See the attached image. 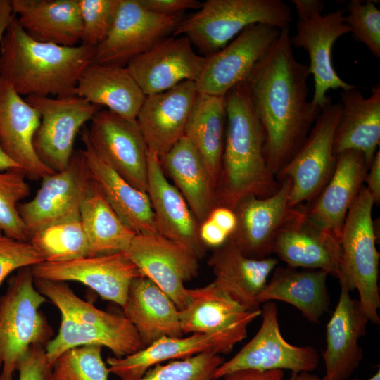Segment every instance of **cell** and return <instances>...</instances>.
<instances>
[{
	"instance_id": "cell-1",
	"label": "cell",
	"mask_w": 380,
	"mask_h": 380,
	"mask_svg": "<svg viewBox=\"0 0 380 380\" xmlns=\"http://www.w3.org/2000/svg\"><path fill=\"white\" fill-rule=\"evenodd\" d=\"M310 75L308 65L293 54L289 29H284L245 81L262 128L267 163L276 178L320 112L308 99Z\"/></svg>"
},
{
	"instance_id": "cell-2",
	"label": "cell",
	"mask_w": 380,
	"mask_h": 380,
	"mask_svg": "<svg viewBox=\"0 0 380 380\" xmlns=\"http://www.w3.org/2000/svg\"><path fill=\"white\" fill-rule=\"evenodd\" d=\"M224 99L226 132L215 203L234 210L247 197L273 195L281 182L267 163L262 128L246 82L231 89Z\"/></svg>"
},
{
	"instance_id": "cell-3",
	"label": "cell",
	"mask_w": 380,
	"mask_h": 380,
	"mask_svg": "<svg viewBox=\"0 0 380 380\" xmlns=\"http://www.w3.org/2000/svg\"><path fill=\"white\" fill-rule=\"evenodd\" d=\"M95 50L82 44L66 46L36 41L13 15L0 42V77L25 97L75 94Z\"/></svg>"
},
{
	"instance_id": "cell-4",
	"label": "cell",
	"mask_w": 380,
	"mask_h": 380,
	"mask_svg": "<svg viewBox=\"0 0 380 380\" xmlns=\"http://www.w3.org/2000/svg\"><path fill=\"white\" fill-rule=\"evenodd\" d=\"M34 279L37 289L61 312L58 334L45 346L51 365L63 353L81 346H105L118 358L144 348L137 331L125 315L96 308L78 297L65 282Z\"/></svg>"
},
{
	"instance_id": "cell-5",
	"label": "cell",
	"mask_w": 380,
	"mask_h": 380,
	"mask_svg": "<svg viewBox=\"0 0 380 380\" xmlns=\"http://www.w3.org/2000/svg\"><path fill=\"white\" fill-rule=\"evenodd\" d=\"M291 20V9L281 0H207L179 23L172 36L186 37L208 56L251 25L265 24L281 30L289 29Z\"/></svg>"
},
{
	"instance_id": "cell-6",
	"label": "cell",
	"mask_w": 380,
	"mask_h": 380,
	"mask_svg": "<svg viewBox=\"0 0 380 380\" xmlns=\"http://www.w3.org/2000/svg\"><path fill=\"white\" fill-rule=\"evenodd\" d=\"M46 298L36 288L31 267L12 276L0 298V380H13L20 359L32 345L44 347L53 331L40 307Z\"/></svg>"
},
{
	"instance_id": "cell-7",
	"label": "cell",
	"mask_w": 380,
	"mask_h": 380,
	"mask_svg": "<svg viewBox=\"0 0 380 380\" xmlns=\"http://www.w3.org/2000/svg\"><path fill=\"white\" fill-rule=\"evenodd\" d=\"M374 200L363 186L349 209L340 238L343 277L341 286L357 289L359 302L369 322L380 324L378 285L380 254L376 248L372 220Z\"/></svg>"
},
{
	"instance_id": "cell-8",
	"label": "cell",
	"mask_w": 380,
	"mask_h": 380,
	"mask_svg": "<svg viewBox=\"0 0 380 380\" xmlns=\"http://www.w3.org/2000/svg\"><path fill=\"white\" fill-rule=\"evenodd\" d=\"M341 113L339 102L327 103L302 146L277 175L279 182L291 180L290 208L312 202L330 179L336 164L334 139Z\"/></svg>"
},
{
	"instance_id": "cell-9",
	"label": "cell",
	"mask_w": 380,
	"mask_h": 380,
	"mask_svg": "<svg viewBox=\"0 0 380 380\" xmlns=\"http://www.w3.org/2000/svg\"><path fill=\"white\" fill-rule=\"evenodd\" d=\"M40 114L34 148L40 160L54 172L65 170L74 153L75 140L84 125L101 108L75 94L60 96H27Z\"/></svg>"
},
{
	"instance_id": "cell-10",
	"label": "cell",
	"mask_w": 380,
	"mask_h": 380,
	"mask_svg": "<svg viewBox=\"0 0 380 380\" xmlns=\"http://www.w3.org/2000/svg\"><path fill=\"white\" fill-rule=\"evenodd\" d=\"M260 316L262 324L255 335L234 356L215 369L213 380L244 369H288L298 373L310 372L317 368L319 355L315 348L295 346L284 338L275 303H264Z\"/></svg>"
},
{
	"instance_id": "cell-11",
	"label": "cell",
	"mask_w": 380,
	"mask_h": 380,
	"mask_svg": "<svg viewBox=\"0 0 380 380\" xmlns=\"http://www.w3.org/2000/svg\"><path fill=\"white\" fill-rule=\"evenodd\" d=\"M182 15H163L151 12L139 0H119L111 27L96 47L93 63L126 67L172 33Z\"/></svg>"
},
{
	"instance_id": "cell-12",
	"label": "cell",
	"mask_w": 380,
	"mask_h": 380,
	"mask_svg": "<svg viewBox=\"0 0 380 380\" xmlns=\"http://www.w3.org/2000/svg\"><path fill=\"white\" fill-rule=\"evenodd\" d=\"M84 129L95 153L131 185L147 193L148 148L137 120L99 110Z\"/></svg>"
},
{
	"instance_id": "cell-13",
	"label": "cell",
	"mask_w": 380,
	"mask_h": 380,
	"mask_svg": "<svg viewBox=\"0 0 380 380\" xmlns=\"http://www.w3.org/2000/svg\"><path fill=\"white\" fill-rule=\"evenodd\" d=\"M93 179L82 151H74L68 167L44 177L29 201L18 212L30 234L51 224L80 216L82 199Z\"/></svg>"
},
{
	"instance_id": "cell-14",
	"label": "cell",
	"mask_w": 380,
	"mask_h": 380,
	"mask_svg": "<svg viewBox=\"0 0 380 380\" xmlns=\"http://www.w3.org/2000/svg\"><path fill=\"white\" fill-rule=\"evenodd\" d=\"M147 277L166 293L179 310L185 305L184 284L196 277L199 258L189 248L159 234H138L125 251Z\"/></svg>"
},
{
	"instance_id": "cell-15",
	"label": "cell",
	"mask_w": 380,
	"mask_h": 380,
	"mask_svg": "<svg viewBox=\"0 0 380 380\" xmlns=\"http://www.w3.org/2000/svg\"><path fill=\"white\" fill-rule=\"evenodd\" d=\"M272 253L289 267L322 270L339 282L342 279L340 240L314 223L301 205L291 208L275 236Z\"/></svg>"
},
{
	"instance_id": "cell-16",
	"label": "cell",
	"mask_w": 380,
	"mask_h": 380,
	"mask_svg": "<svg viewBox=\"0 0 380 380\" xmlns=\"http://www.w3.org/2000/svg\"><path fill=\"white\" fill-rule=\"evenodd\" d=\"M280 32L265 24L251 25L224 48L206 56L196 82L198 92L224 97L231 89L248 79Z\"/></svg>"
},
{
	"instance_id": "cell-17",
	"label": "cell",
	"mask_w": 380,
	"mask_h": 380,
	"mask_svg": "<svg viewBox=\"0 0 380 380\" xmlns=\"http://www.w3.org/2000/svg\"><path fill=\"white\" fill-rule=\"evenodd\" d=\"M31 271L35 279L80 282L122 308L132 281L143 276L125 252L65 262L44 261L31 267Z\"/></svg>"
},
{
	"instance_id": "cell-18",
	"label": "cell",
	"mask_w": 380,
	"mask_h": 380,
	"mask_svg": "<svg viewBox=\"0 0 380 380\" xmlns=\"http://www.w3.org/2000/svg\"><path fill=\"white\" fill-rule=\"evenodd\" d=\"M346 9L338 8L325 15H319L306 20H297L296 32L290 37L292 46L308 53L310 74L314 79L312 103L320 110L331 99L330 89L348 90L355 87L342 80L332 63V49L335 42L349 33L345 23Z\"/></svg>"
},
{
	"instance_id": "cell-19",
	"label": "cell",
	"mask_w": 380,
	"mask_h": 380,
	"mask_svg": "<svg viewBox=\"0 0 380 380\" xmlns=\"http://www.w3.org/2000/svg\"><path fill=\"white\" fill-rule=\"evenodd\" d=\"M205 61L206 56L196 53L186 37L172 36L132 59L126 67L146 96L184 81L196 82Z\"/></svg>"
},
{
	"instance_id": "cell-20",
	"label": "cell",
	"mask_w": 380,
	"mask_h": 380,
	"mask_svg": "<svg viewBox=\"0 0 380 380\" xmlns=\"http://www.w3.org/2000/svg\"><path fill=\"white\" fill-rule=\"evenodd\" d=\"M198 94L196 82L188 80L146 96L136 120L148 150L160 157L184 137Z\"/></svg>"
},
{
	"instance_id": "cell-21",
	"label": "cell",
	"mask_w": 380,
	"mask_h": 380,
	"mask_svg": "<svg viewBox=\"0 0 380 380\" xmlns=\"http://www.w3.org/2000/svg\"><path fill=\"white\" fill-rule=\"evenodd\" d=\"M40 114L0 77V145L4 153L33 179L53 173L37 156L34 137Z\"/></svg>"
},
{
	"instance_id": "cell-22",
	"label": "cell",
	"mask_w": 380,
	"mask_h": 380,
	"mask_svg": "<svg viewBox=\"0 0 380 380\" xmlns=\"http://www.w3.org/2000/svg\"><path fill=\"white\" fill-rule=\"evenodd\" d=\"M279 189L272 196H249L234 210L237 225L230 239L246 256L254 259L272 253L275 236L291 208L289 205L291 180H281Z\"/></svg>"
},
{
	"instance_id": "cell-23",
	"label": "cell",
	"mask_w": 380,
	"mask_h": 380,
	"mask_svg": "<svg viewBox=\"0 0 380 380\" xmlns=\"http://www.w3.org/2000/svg\"><path fill=\"white\" fill-rule=\"evenodd\" d=\"M147 194L158 234L191 250L200 259L205 246L199 237V223L184 198L167 179L158 155L148 150Z\"/></svg>"
},
{
	"instance_id": "cell-24",
	"label": "cell",
	"mask_w": 380,
	"mask_h": 380,
	"mask_svg": "<svg viewBox=\"0 0 380 380\" xmlns=\"http://www.w3.org/2000/svg\"><path fill=\"white\" fill-rule=\"evenodd\" d=\"M350 292L341 286L338 303L326 327L323 380H347L363 358L359 340L366 334L369 319Z\"/></svg>"
},
{
	"instance_id": "cell-25",
	"label": "cell",
	"mask_w": 380,
	"mask_h": 380,
	"mask_svg": "<svg viewBox=\"0 0 380 380\" xmlns=\"http://www.w3.org/2000/svg\"><path fill=\"white\" fill-rule=\"evenodd\" d=\"M245 338L230 333L191 334L183 337H163L123 357H108L110 373L120 380H136L157 364L189 357L205 352L230 353Z\"/></svg>"
},
{
	"instance_id": "cell-26",
	"label": "cell",
	"mask_w": 380,
	"mask_h": 380,
	"mask_svg": "<svg viewBox=\"0 0 380 380\" xmlns=\"http://www.w3.org/2000/svg\"><path fill=\"white\" fill-rule=\"evenodd\" d=\"M368 168L359 151L349 150L336 155L328 182L310 206L303 207L307 216L340 240L346 215L365 182Z\"/></svg>"
},
{
	"instance_id": "cell-27",
	"label": "cell",
	"mask_w": 380,
	"mask_h": 380,
	"mask_svg": "<svg viewBox=\"0 0 380 380\" xmlns=\"http://www.w3.org/2000/svg\"><path fill=\"white\" fill-rule=\"evenodd\" d=\"M186 293V303L179 310L183 334L230 333L246 338L248 325L261 315V309H246L213 281Z\"/></svg>"
},
{
	"instance_id": "cell-28",
	"label": "cell",
	"mask_w": 380,
	"mask_h": 380,
	"mask_svg": "<svg viewBox=\"0 0 380 380\" xmlns=\"http://www.w3.org/2000/svg\"><path fill=\"white\" fill-rule=\"evenodd\" d=\"M278 262L277 258L270 256L248 258L230 239L215 248L208 260L215 276L213 282L249 310L260 309L258 297Z\"/></svg>"
},
{
	"instance_id": "cell-29",
	"label": "cell",
	"mask_w": 380,
	"mask_h": 380,
	"mask_svg": "<svg viewBox=\"0 0 380 380\" xmlns=\"http://www.w3.org/2000/svg\"><path fill=\"white\" fill-rule=\"evenodd\" d=\"M341 116L334 139L336 156L353 150L362 153L370 165L380 142V84L365 98L356 87L341 91Z\"/></svg>"
},
{
	"instance_id": "cell-30",
	"label": "cell",
	"mask_w": 380,
	"mask_h": 380,
	"mask_svg": "<svg viewBox=\"0 0 380 380\" xmlns=\"http://www.w3.org/2000/svg\"><path fill=\"white\" fill-rule=\"evenodd\" d=\"M122 310L144 348L163 337L184 335L179 309L166 293L144 276L132 281Z\"/></svg>"
},
{
	"instance_id": "cell-31",
	"label": "cell",
	"mask_w": 380,
	"mask_h": 380,
	"mask_svg": "<svg viewBox=\"0 0 380 380\" xmlns=\"http://www.w3.org/2000/svg\"><path fill=\"white\" fill-rule=\"evenodd\" d=\"M82 141L84 146L82 151L93 180L123 223L137 234H157L147 193L131 185L95 153L85 130L82 133Z\"/></svg>"
},
{
	"instance_id": "cell-32",
	"label": "cell",
	"mask_w": 380,
	"mask_h": 380,
	"mask_svg": "<svg viewBox=\"0 0 380 380\" xmlns=\"http://www.w3.org/2000/svg\"><path fill=\"white\" fill-rule=\"evenodd\" d=\"M13 13L33 39L73 46L81 41L77 0H11Z\"/></svg>"
},
{
	"instance_id": "cell-33",
	"label": "cell",
	"mask_w": 380,
	"mask_h": 380,
	"mask_svg": "<svg viewBox=\"0 0 380 380\" xmlns=\"http://www.w3.org/2000/svg\"><path fill=\"white\" fill-rule=\"evenodd\" d=\"M75 94L130 120H136L146 98L127 67L94 63L82 73Z\"/></svg>"
},
{
	"instance_id": "cell-34",
	"label": "cell",
	"mask_w": 380,
	"mask_h": 380,
	"mask_svg": "<svg viewBox=\"0 0 380 380\" xmlns=\"http://www.w3.org/2000/svg\"><path fill=\"white\" fill-rule=\"evenodd\" d=\"M272 274L258 297L259 304L283 301L296 307L308 321L318 323L330 305L328 273L322 270L277 267Z\"/></svg>"
},
{
	"instance_id": "cell-35",
	"label": "cell",
	"mask_w": 380,
	"mask_h": 380,
	"mask_svg": "<svg viewBox=\"0 0 380 380\" xmlns=\"http://www.w3.org/2000/svg\"><path fill=\"white\" fill-rule=\"evenodd\" d=\"M160 160L200 224L216 204L214 186L198 153L184 136Z\"/></svg>"
},
{
	"instance_id": "cell-36",
	"label": "cell",
	"mask_w": 380,
	"mask_h": 380,
	"mask_svg": "<svg viewBox=\"0 0 380 380\" xmlns=\"http://www.w3.org/2000/svg\"><path fill=\"white\" fill-rule=\"evenodd\" d=\"M226 123L224 97L198 93L184 136L201 158L215 193L221 172Z\"/></svg>"
},
{
	"instance_id": "cell-37",
	"label": "cell",
	"mask_w": 380,
	"mask_h": 380,
	"mask_svg": "<svg viewBox=\"0 0 380 380\" xmlns=\"http://www.w3.org/2000/svg\"><path fill=\"white\" fill-rule=\"evenodd\" d=\"M80 217L89 241V256L125 252L137 234L118 216L94 180L81 203Z\"/></svg>"
},
{
	"instance_id": "cell-38",
	"label": "cell",
	"mask_w": 380,
	"mask_h": 380,
	"mask_svg": "<svg viewBox=\"0 0 380 380\" xmlns=\"http://www.w3.org/2000/svg\"><path fill=\"white\" fill-rule=\"evenodd\" d=\"M30 242L46 262H65L90 255L80 216L48 225L32 234Z\"/></svg>"
},
{
	"instance_id": "cell-39",
	"label": "cell",
	"mask_w": 380,
	"mask_h": 380,
	"mask_svg": "<svg viewBox=\"0 0 380 380\" xmlns=\"http://www.w3.org/2000/svg\"><path fill=\"white\" fill-rule=\"evenodd\" d=\"M20 170H0V234L10 238L30 241V234L18 212L19 202L30 194Z\"/></svg>"
},
{
	"instance_id": "cell-40",
	"label": "cell",
	"mask_w": 380,
	"mask_h": 380,
	"mask_svg": "<svg viewBox=\"0 0 380 380\" xmlns=\"http://www.w3.org/2000/svg\"><path fill=\"white\" fill-rule=\"evenodd\" d=\"M102 346L85 345L63 353L52 364L53 380H108Z\"/></svg>"
},
{
	"instance_id": "cell-41",
	"label": "cell",
	"mask_w": 380,
	"mask_h": 380,
	"mask_svg": "<svg viewBox=\"0 0 380 380\" xmlns=\"http://www.w3.org/2000/svg\"><path fill=\"white\" fill-rule=\"evenodd\" d=\"M224 362L213 352H205L168 363L157 364L136 380H213L215 369Z\"/></svg>"
},
{
	"instance_id": "cell-42",
	"label": "cell",
	"mask_w": 380,
	"mask_h": 380,
	"mask_svg": "<svg viewBox=\"0 0 380 380\" xmlns=\"http://www.w3.org/2000/svg\"><path fill=\"white\" fill-rule=\"evenodd\" d=\"M346 11L345 23L353 38L380 58V10L372 1L351 0Z\"/></svg>"
},
{
	"instance_id": "cell-43",
	"label": "cell",
	"mask_w": 380,
	"mask_h": 380,
	"mask_svg": "<svg viewBox=\"0 0 380 380\" xmlns=\"http://www.w3.org/2000/svg\"><path fill=\"white\" fill-rule=\"evenodd\" d=\"M82 20L81 44L96 47L107 36L119 0H77Z\"/></svg>"
},
{
	"instance_id": "cell-44",
	"label": "cell",
	"mask_w": 380,
	"mask_h": 380,
	"mask_svg": "<svg viewBox=\"0 0 380 380\" xmlns=\"http://www.w3.org/2000/svg\"><path fill=\"white\" fill-rule=\"evenodd\" d=\"M44 261L43 255L30 241H18L0 234V285L13 271Z\"/></svg>"
},
{
	"instance_id": "cell-45",
	"label": "cell",
	"mask_w": 380,
	"mask_h": 380,
	"mask_svg": "<svg viewBox=\"0 0 380 380\" xmlns=\"http://www.w3.org/2000/svg\"><path fill=\"white\" fill-rule=\"evenodd\" d=\"M17 371L18 380H53L52 366L46 355L45 347L31 346L20 359Z\"/></svg>"
},
{
	"instance_id": "cell-46",
	"label": "cell",
	"mask_w": 380,
	"mask_h": 380,
	"mask_svg": "<svg viewBox=\"0 0 380 380\" xmlns=\"http://www.w3.org/2000/svg\"><path fill=\"white\" fill-rule=\"evenodd\" d=\"M147 10L163 15H177L189 9L198 10L202 2L198 0H139Z\"/></svg>"
},
{
	"instance_id": "cell-47",
	"label": "cell",
	"mask_w": 380,
	"mask_h": 380,
	"mask_svg": "<svg viewBox=\"0 0 380 380\" xmlns=\"http://www.w3.org/2000/svg\"><path fill=\"white\" fill-rule=\"evenodd\" d=\"M199 237L205 246L215 249L222 246L229 239V236L211 220L207 218L200 224Z\"/></svg>"
},
{
	"instance_id": "cell-48",
	"label": "cell",
	"mask_w": 380,
	"mask_h": 380,
	"mask_svg": "<svg viewBox=\"0 0 380 380\" xmlns=\"http://www.w3.org/2000/svg\"><path fill=\"white\" fill-rule=\"evenodd\" d=\"M284 375L281 369L260 371L244 369L231 372L222 378L223 380H281Z\"/></svg>"
},
{
	"instance_id": "cell-49",
	"label": "cell",
	"mask_w": 380,
	"mask_h": 380,
	"mask_svg": "<svg viewBox=\"0 0 380 380\" xmlns=\"http://www.w3.org/2000/svg\"><path fill=\"white\" fill-rule=\"evenodd\" d=\"M221 229L230 236L237 225V217L234 210L223 206H216L208 217Z\"/></svg>"
},
{
	"instance_id": "cell-50",
	"label": "cell",
	"mask_w": 380,
	"mask_h": 380,
	"mask_svg": "<svg viewBox=\"0 0 380 380\" xmlns=\"http://www.w3.org/2000/svg\"><path fill=\"white\" fill-rule=\"evenodd\" d=\"M365 182L367 186H365L373 198L374 204L377 205L380 202V151L375 153L369 166L366 176Z\"/></svg>"
},
{
	"instance_id": "cell-51",
	"label": "cell",
	"mask_w": 380,
	"mask_h": 380,
	"mask_svg": "<svg viewBox=\"0 0 380 380\" xmlns=\"http://www.w3.org/2000/svg\"><path fill=\"white\" fill-rule=\"evenodd\" d=\"M298 16L297 20H306L322 15L324 2L321 0H292Z\"/></svg>"
},
{
	"instance_id": "cell-52",
	"label": "cell",
	"mask_w": 380,
	"mask_h": 380,
	"mask_svg": "<svg viewBox=\"0 0 380 380\" xmlns=\"http://www.w3.org/2000/svg\"><path fill=\"white\" fill-rule=\"evenodd\" d=\"M13 15L11 1L0 0V42Z\"/></svg>"
},
{
	"instance_id": "cell-53",
	"label": "cell",
	"mask_w": 380,
	"mask_h": 380,
	"mask_svg": "<svg viewBox=\"0 0 380 380\" xmlns=\"http://www.w3.org/2000/svg\"><path fill=\"white\" fill-rule=\"evenodd\" d=\"M11 169L22 170L17 164L7 157V156L4 153L0 145V170H6Z\"/></svg>"
},
{
	"instance_id": "cell-54",
	"label": "cell",
	"mask_w": 380,
	"mask_h": 380,
	"mask_svg": "<svg viewBox=\"0 0 380 380\" xmlns=\"http://www.w3.org/2000/svg\"><path fill=\"white\" fill-rule=\"evenodd\" d=\"M281 380H323L318 376L311 374L309 372H302L294 373L292 372L291 376L287 379H282Z\"/></svg>"
},
{
	"instance_id": "cell-55",
	"label": "cell",
	"mask_w": 380,
	"mask_h": 380,
	"mask_svg": "<svg viewBox=\"0 0 380 380\" xmlns=\"http://www.w3.org/2000/svg\"><path fill=\"white\" fill-rule=\"evenodd\" d=\"M353 380H359L358 379H354ZM367 380H380V369H379L377 372Z\"/></svg>"
}]
</instances>
